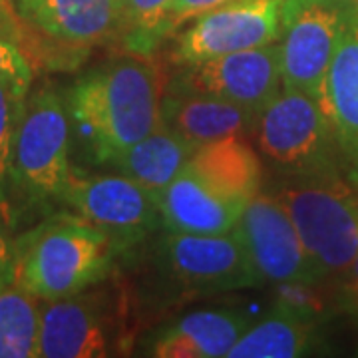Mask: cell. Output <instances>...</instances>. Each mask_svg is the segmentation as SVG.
I'll use <instances>...</instances> for the list:
<instances>
[{"mask_svg": "<svg viewBox=\"0 0 358 358\" xmlns=\"http://www.w3.org/2000/svg\"><path fill=\"white\" fill-rule=\"evenodd\" d=\"M285 205L319 281L345 273L358 255V185L343 169L287 176L271 189Z\"/></svg>", "mask_w": 358, "mask_h": 358, "instance_id": "cell-3", "label": "cell"}, {"mask_svg": "<svg viewBox=\"0 0 358 358\" xmlns=\"http://www.w3.org/2000/svg\"><path fill=\"white\" fill-rule=\"evenodd\" d=\"M155 255L167 279L189 294L225 293L263 282L233 231L221 235L167 231Z\"/></svg>", "mask_w": 358, "mask_h": 358, "instance_id": "cell-9", "label": "cell"}, {"mask_svg": "<svg viewBox=\"0 0 358 358\" xmlns=\"http://www.w3.org/2000/svg\"><path fill=\"white\" fill-rule=\"evenodd\" d=\"M251 136L281 178L343 169L333 128L319 100L303 90L282 88L257 117Z\"/></svg>", "mask_w": 358, "mask_h": 358, "instance_id": "cell-7", "label": "cell"}, {"mask_svg": "<svg viewBox=\"0 0 358 358\" xmlns=\"http://www.w3.org/2000/svg\"><path fill=\"white\" fill-rule=\"evenodd\" d=\"M313 346L315 322L275 307L267 319L245 329L227 358L305 357Z\"/></svg>", "mask_w": 358, "mask_h": 358, "instance_id": "cell-20", "label": "cell"}, {"mask_svg": "<svg viewBox=\"0 0 358 358\" xmlns=\"http://www.w3.org/2000/svg\"><path fill=\"white\" fill-rule=\"evenodd\" d=\"M20 38L30 64L68 72L96 46L122 40L124 0H16Z\"/></svg>", "mask_w": 358, "mask_h": 358, "instance_id": "cell-4", "label": "cell"}, {"mask_svg": "<svg viewBox=\"0 0 358 358\" xmlns=\"http://www.w3.org/2000/svg\"><path fill=\"white\" fill-rule=\"evenodd\" d=\"M171 0H124L122 44L128 54L152 56L167 38L166 14Z\"/></svg>", "mask_w": 358, "mask_h": 358, "instance_id": "cell-22", "label": "cell"}, {"mask_svg": "<svg viewBox=\"0 0 358 358\" xmlns=\"http://www.w3.org/2000/svg\"><path fill=\"white\" fill-rule=\"evenodd\" d=\"M282 0H227L193 18L176 40V58L197 64L277 42Z\"/></svg>", "mask_w": 358, "mask_h": 358, "instance_id": "cell-11", "label": "cell"}, {"mask_svg": "<svg viewBox=\"0 0 358 358\" xmlns=\"http://www.w3.org/2000/svg\"><path fill=\"white\" fill-rule=\"evenodd\" d=\"M159 120L164 128L178 134L195 150L233 134L251 136L257 124L243 108L195 88L181 74L169 78L164 86Z\"/></svg>", "mask_w": 358, "mask_h": 358, "instance_id": "cell-15", "label": "cell"}, {"mask_svg": "<svg viewBox=\"0 0 358 358\" xmlns=\"http://www.w3.org/2000/svg\"><path fill=\"white\" fill-rule=\"evenodd\" d=\"M34 78V66L30 64L22 48L8 38L0 36V80H13L30 86Z\"/></svg>", "mask_w": 358, "mask_h": 358, "instance_id": "cell-24", "label": "cell"}, {"mask_svg": "<svg viewBox=\"0 0 358 358\" xmlns=\"http://www.w3.org/2000/svg\"><path fill=\"white\" fill-rule=\"evenodd\" d=\"M223 2H227V0H171L166 14V34L169 36L183 22L215 8Z\"/></svg>", "mask_w": 358, "mask_h": 358, "instance_id": "cell-25", "label": "cell"}, {"mask_svg": "<svg viewBox=\"0 0 358 358\" xmlns=\"http://www.w3.org/2000/svg\"><path fill=\"white\" fill-rule=\"evenodd\" d=\"M179 74L195 88L243 108L257 120L282 90L279 42L185 64Z\"/></svg>", "mask_w": 358, "mask_h": 358, "instance_id": "cell-13", "label": "cell"}, {"mask_svg": "<svg viewBox=\"0 0 358 358\" xmlns=\"http://www.w3.org/2000/svg\"><path fill=\"white\" fill-rule=\"evenodd\" d=\"M317 100L333 128L341 167L358 185V0L346 13Z\"/></svg>", "mask_w": 358, "mask_h": 358, "instance_id": "cell-14", "label": "cell"}, {"mask_svg": "<svg viewBox=\"0 0 358 358\" xmlns=\"http://www.w3.org/2000/svg\"><path fill=\"white\" fill-rule=\"evenodd\" d=\"M70 150L64 100L48 88L28 94L14 134L10 192L28 205L62 201L74 178Z\"/></svg>", "mask_w": 358, "mask_h": 358, "instance_id": "cell-5", "label": "cell"}, {"mask_svg": "<svg viewBox=\"0 0 358 358\" xmlns=\"http://www.w3.org/2000/svg\"><path fill=\"white\" fill-rule=\"evenodd\" d=\"M13 207L0 203V277L13 273L16 239L13 237Z\"/></svg>", "mask_w": 358, "mask_h": 358, "instance_id": "cell-26", "label": "cell"}, {"mask_svg": "<svg viewBox=\"0 0 358 358\" xmlns=\"http://www.w3.org/2000/svg\"><path fill=\"white\" fill-rule=\"evenodd\" d=\"M245 205L211 189L185 166L159 197L162 227L171 233L221 235L229 233Z\"/></svg>", "mask_w": 358, "mask_h": 358, "instance_id": "cell-17", "label": "cell"}, {"mask_svg": "<svg viewBox=\"0 0 358 358\" xmlns=\"http://www.w3.org/2000/svg\"><path fill=\"white\" fill-rule=\"evenodd\" d=\"M193 152L195 148L192 143L159 124L152 134L117 155L110 166H114L122 176L138 181L159 203L162 193L187 166Z\"/></svg>", "mask_w": 358, "mask_h": 358, "instance_id": "cell-19", "label": "cell"}, {"mask_svg": "<svg viewBox=\"0 0 358 358\" xmlns=\"http://www.w3.org/2000/svg\"><path fill=\"white\" fill-rule=\"evenodd\" d=\"M233 235L241 241L263 281L320 282L285 205L273 192H261L245 205Z\"/></svg>", "mask_w": 358, "mask_h": 358, "instance_id": "cell-12", "label": "cell"}, {"mask_svg": "<svg viewBox=\"0 0 358 358\" xmlns=\"http://www.w3.org/2000/svg\"><path fill=\"white\" fill-rule=\"evenodd\" d=\"M42 299L14 279L0 277V358L38 357Z\"/></svg>", "mask_w": 358, "mask_h": 358, "instance_id": "cell-21", "label": "cell"}, {"mask_svg": "<svg viewBox=\"0 0 358 358\" xmlns=\"http://www.w3.org/2000/svg\"><path fill=\"white\" fill-rule=\"evenodd\" d=\"M187 166L211 189L239 205L249 203L263 187V162L245 134L197 148Z\"/></svg>", "mask_w": 358, "mask_h": 358, "instance_id": "cell-18", "label": "cell"}, {"mask_svg": "<svg viewBox=\"0 0 358 358\" xmlns=\"http://www.w3.org/2000/svg\"><path fill=\"white\" fill-rule=\"evenodd\" d=\"M30 86L0 80V203H10V164L14 134L24 110Z\"/></svg>", "mask_w": 358, "mask_h": 358, "instance_id": "cell-23", "label": "cell"}, {"mask_svg": "<svg viewBox=\"0 0 358 358\" xmlns=\"http://www.w3.org/2000/svg\"><path fill=\"white\" fill-rule=\"evenodd\" d=\"M341 293H343V301L348 307H358V255L343 273Z\"/></svg>", "mask_w": 358, "mask_h": 358, "instance_id": "cell-28", "label": "cell"}, {"mask_svg": "<svg viewBox=\"0 0 358 358\" xmlns=\"http://www.w3.org/2000/svg\"><path fill=\"white\" fill-rule=\"evenodd\" d=\"M0 36L18 44L20 18H18V10H16V0H0Z\"/></svg>", "mask_w": 358, "mask_h": 358, "instance_id": "cell-27", "label": "cell"}, {"mask_svg": "<svg viewBox=\"0 0 358 358\" xmlns=\"http://www.w3.org/2000/svg\"><path fill=\"white\" fill-rule=\"evenodd\" d=\"M128 299L122 287H90L42 301L38 357L103 358L126 355L131 343Z\"/></svg>", "mask_w": 358, "mask_h": 358, "instance_id": "cell-6", "label": "cell"}, {"mask_svg": "<svg viewBox=\"0 0 358 358\" xmlns=\"http://www.w3.org/2000/svg\"><path fill=\"white\" fill-rule=\"evenodd\" d=\"M167 80L143 56L129 54L78 80L66 96L72 140L94 166H110L159 124Z\"/></svg>", "mask_w": 358, "mask_h": 358, "instance_id": "cell-1", "label": "cell"}, {"mask_svg": "<svg viewBox=\"0 0 358 358\" xmlns=\"http://www.w3.org/2000/svg\"><path fill=\"white\" fill-rule=\"evenodd\" d=\"M352 0H282L279 58L282 88L319 98Z\"/></svg>", "mask_w": 358, "mask_h": 358, "instance_id": "cell-8", "label": "cell"}, {"mask_svg": "<svg viewBox=\"0 0 358 358\" xmlns=\"http://www.w3.org/2000/svg\"><path fill=\"white\" fill-rule=\"evenodd\" d=\"M62 203L86 219L124 253L162 227L159 203L128 176H74Z\"/></svg>", "mask_w": 358, "mask_h": 358, "instance_id": "cell-10", "label": "cell"}, {"mask_svg": "<svg viewBox=\"0 0 358 358\" xmlns=\"http://www.w3.org/2000/svg\"><path fill=\"white\" fill-rule=\"evenodd\" d=\"M249 327L239 308H199L152 334L145 355L157 358H219Z\"/></svg>", "mask_w": 358, "mask_h": 358, "instance_id": "cell-16", "label": "cell"}, {"mask_svg": "<svg viewBox=\"0 0 358 358\" xmlns=\"http://www.w3.org/2000/svg\"><path fill=\"white\" fill-rule=\"evenodd\" d=\"M114 243L80 215L58 213L16 239L14 279L42 301L100 285L114 265Z\"/></svg>", "mask_w": 358, "mask_h": 358, "instance_id": "cell-2", "label": "cell"}]
</instances>
